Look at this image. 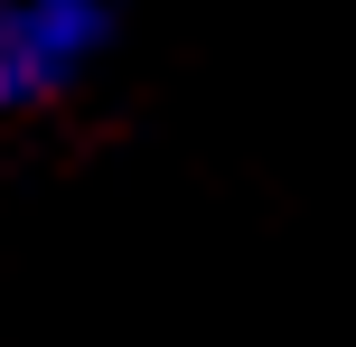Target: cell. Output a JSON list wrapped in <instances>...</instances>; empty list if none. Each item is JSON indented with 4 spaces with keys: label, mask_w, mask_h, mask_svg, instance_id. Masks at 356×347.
Listing matches in <instances>:
<instances>
[{
    "label": "cell",
    "mask_w": 356,
    "mask_h": 347,
    "mask_svg": "<svg viewBox=\"0 0 356 347\" xmlns=\"http://www.w3.org/2000/svg\"><path fill=\"white\" fill-rule=\"evenodd\" d=\"M113 0H0V113H47L104 66Z\"/></svg>",
    "instance_id": "obj_1"
}]
</instances>
